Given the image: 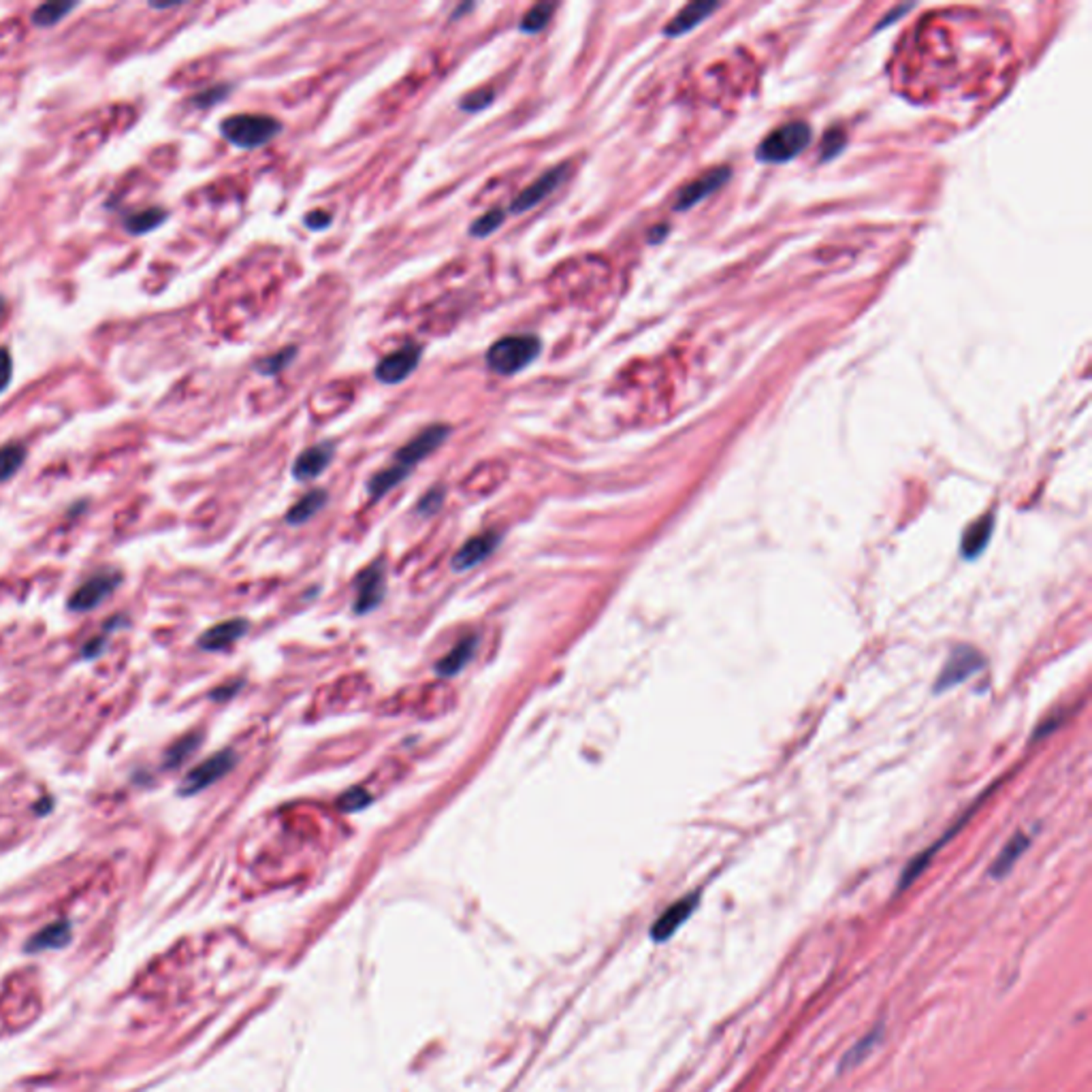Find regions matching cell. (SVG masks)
Masks as SVG:
<instances>
[{
    "instance_id": "cell-1",
    "label": "cell",
    "mask_w": 1092,
    "mask_h": 1092,
    "mask_svg": "<svg viewBox=\"0 0 1092 1092\" xmlns=\"http://www.w3.org/2000/svg\"><path fill=\"white\" fill-rule=\"evenodd\" d=\"M542 341L538 335L521 333V335H506L500 337L495 344L487 350L485 363L493 374L497 376H515L530 367L533 361L540 356Z\"/></svg>"
},
{
    "instance_id": "cell-2",
    "label": "cell",
    "mask_w": 1092,
    "mask_h": 1092,
    "mask_svg": "<svg viewBox=\"0 0 1092 1092\" xmlns=\"http://www.w3.org/2000/svg\"><path fill=\"white\" fill-rule=\"evenodd\" d=\"M282 122L271 115L235 114L220 122V133L231 145L239 150H256L280 135Z\"/></svg>"
},
{
    "instance_id": "cell-3",
    "label": "cell",
    "mask_w": 1092,
    "mask_h": 1092,
    "mask_svg": "<svg viewBox=\"0 0 1092 1092\" xmlns=\"http://www.w3.org/2000/svg\"><path fill=\"white\" fill-rule=\"evenodd\" d=\"M809 141H811V127L807 122L796 120V122L783 124L759 143L758 158L764 163H785L803 152Z\"/></svg>"
},
{
    "instance_id": "cell-4",
    "label": "cell",
    "mask_w": 1092,
    "mask_h": 1092,
    "mask_svg": "<svg viewBox=\"0 0 1092 1092\" xmlns=\"http://www.w3.org/2000/svg\"><path fill=\"white\" fill-rule=\"evenodd\" d=\"M235 762H238V756H235L231 749L214 753V756L205 759V762H201L199 766L193 768V771L186 774V779L178 789L180 796H194V794L208 789L209 785L220 781V779H223L224 774L235 766Z\"/></svg>"
},
{
    "instance_id": "cell-5",
    "label": "cell",
    "mask_w": 1092,
    "mask_h": 1092,
    "mask_svg": "<svg viewBox=\"0 0 1092 1092\" xmlns=\"http://www.w3.org/2000/svg\"><path fill=\"white\" fill-rule=\"evenodd\" d=\"M449 436H451L449 425H429L427 429H422L419 436L412 437L404 449H399L395 452L392 465H399L401 470L412 472V467H414L416 463L427 459L431 452L440 449Z\"/></svg>"
},
{
    "instance_id": "cell-6",
    "label": "cell",
    "mask_w": 1092,
    "mask_h": 1092,
    "mask_svg": "<svg viewBox=\"0 0 1092 1092\" xmlns=\"http://www.w3.org/2000/svg\"><path fill=\"white\" fill-rule=\"evenodd\" d=\"M421 356L422 346L414 344V341H407L399 350L391 352V355H386L385 359L378 361V365H376L374 370L376 380L382 382V385H399V382L407 380L414 374V370L421 363Z\"/></svg>"
},
{
    "instance_id": "cell-7",
    "label": "cell",
    "mask_w": 1092,
    "mask_h": 1092,
    "mask_svg": "<svg viewBox=\"0 0 1092 1092\" xmlns=\"http://www.w3.org/2000/svg\"><path fill=\"white\" fill-rule=\"evenodd\" d=\"M120 583H122V575H120V572H99V575L90 576L88 581L82 583V585L77 587V591L69 597V608L73 612L94 611L100 602H105L112 596Z\"/></svg>"
},
{
    "instance_id": "cell-8",
    "label": "cell",
    "mask_w": 1092,
    "mask_h": 1092,
    "mask_svg": "<svg viewBox=\"0 0 1092 1092\" xmlns=\"http://www.w3.org/2000/svg\"><path fill=\"white\" fill-rule=\"evenodd\" d=\"M566 178H568V163H561V165H557V167L548 169L545 175H540V178L536 180V182H531L530 186H527L521 194H517L515 199H512L510 208H508L506 211L508 214H523V211L533 209L536 205H540L542 201L548 199V196L555 193V190L566 182Z\"/></svg>"
},
{
    "instance_id": "cell-9",
    "label": "cell",
    "mask_w": 1092,
    "mask_h": 1092,
    "mask_svg": "<svg viewBox=\"0 0 1092 1092\" xmlns=\"http://www.w3.org/2000/svg\"><path fill=\"white\" fill-rule=\"evenodd\" d=\"M979 668H984V657H981L973 647H966V644L956 647L952 656L945 662L943 671H941L937 683H934V689H937V692H945V689L960 685L971 674L978 672Z\"/></svg>"
},
{
    "instance_id": "cell-10",
    "label": "cell",
    "mask_w": 1092,
    "mask_h": 1092,
    "mask_svg": "<svg viewBox=\"0 0 1092 1092\" xmlns=\"http://www.w3.org/2000/svg\"><path fill=\"white\" fill-rule=\"evenodd\" d=\"M698 897H700L698 892L689 894V897L678 898L677 903H672L671 907L663 911V913L656 920V924H653L651 939L657 941V943L671 939L672 934L677 933V930L681 928L689 918H692V913L698 907Z\"/></svg>"
},
{
    "instance_id": "cell-11",
    "label": "cell",
    "mask_w": 1092,
    "mask_h": 1092,
    "mask_svg": "<svg viewBox=\"0 0 1092 1092\" xmlns=\"http://www.w3.org/2000/svg\"><path fill=\"white\" fill-rule=\"evenodd\" d=\"M382 596H385V572H382L380 563H374L356 581V612L374 611L380 604Z\"/></svg>"
},
{
    "instance_id": "cell-12",
    "label": "cell",
    "mask_w": 1092,
    "mask_h": 1092,
    "mask_svg": "<svg viewBox=\"0 0 1092 1092\" xmlns=\"http://www.w3.org/2000/svg\"><path fill=\"white\" fill-rule=\"evenodd\" d=\"M335 455V446L331 442H322V444L310 446L297 457L295 465H293V476L297 480H311V478L320 476L322 472L329 467L331 459Z\"/></svg>"
},
{
    "instance_id": "cell-13",
    "label": "cell",
    "mask_w": 1092,
    "mask_h": 1092,
    "mask_svg": "<svg viewBox=\"0 0 1092 1092\" xmlns=\"http://www.w3.org/2000/svg\"><path fill=\"white\" fill-rule=\"evenodd\" d=\"M497 545H500V533L495 531L480 533V536L472 538L470 542H465V545L459 548V553H457L455 560H452V568H455L457 572L470 570V568L485 561L487 557L495 551Z\"/></svg>"
},
{
    "instance_id": "cell-14",
    "label": "cell",
    "mask_w": 1092,
    "mask_h": 1092,
    "mask_svg": "<svg viewBox=\"0 0 1092 1092\" xmlns=\"http://www.w3.org/2000/svg\"><path fill=\"white\" fill-rule=\"evenodd\" d=\"M246 632H248V623L244 619H231V621L218 623V626L201 634L199 647L205 649V651H223V649L238 642Z\"/></svg>"
},
{
    "instance_id": "cell-15",
    "label": "cell",
    "mask_w": 1092,
    "mask_h": 1092,
    "mask_svg": "<svg viewBox=\"0 0 1092 1092\" xmlns=\"http://www.w3.org/2000/svg\"><path fill=\"white\" fill-rule=\"evenodd\" d=\"M169 218V211L163 208H148V209H139L133 211V214H127L122 220L124 231L128 235H135V238H141V235H148L152 231L160 229Z\"/></svg>"
},
{
    "instance_id": "cell-16",
    "label": "cell",
    "mask_w": 1092,
    "mask_h": 1092,
    "mask_svg": "<svg viewBox=\"0 0 1092 1092\" xmlns=\"http://www.w3.org/2000/svg\"><path fill=\"white\" fill-rule=\"evenodd\" d=\"M715 9H717V4H715V3H692V4H687V7L683 9V11H678L677 18H674L672 22L668 24L666 28H663V33H666L668 37H678V34H683V33H687V30L696 28L698 24H700L702 19L707 18L708 13L715 11Z\"/></svg>"
},
{
    "instance_id": "cell-17",
    "label": "cell",
    "mask_w": 1092,
    "mask_h": 1092,
    "mask_svg": "<svg viewBox=\"0 0 1092 1092\" xmlns=\"http://www.w3.org/2000/svg\"><path fill=\"white\" fill-rule=\"evenodd\" d=\"M726 178H728V171L726 169H719V171H713V173L704 175L702 180H696V182H693V184L685 186V188H683V193L678 194V199H677V209L692 208V205L696 203V201H700L707 194H711L713 190L717 188V186L722 184Z\"/></svg>"
},
{
    "instance_id": "cell-18",
    "label": "cell",
    "mask_w": 1092,
    "mask_h": 1092,
    "mask_svg": "<svg viewBox=\"0 0 1092 1092\" xmlns=\"http://www.w3.org/2000/svg\"><path fill=\"white\" fill-rule=\"evenodd\" d=\"M476 644H478L476 636L463 638V641L457 644L452 651L446 653V656L437 662V666H436L437 674H440V677H452V674L461 672L463 668L467 666V662H470L472 656H474Z\"/></svg>"
},
{
    "instance_id": "cell-19",
    "label": "cell",
    "mask_w": 1092,
    "mask_h": 1092,
    "mask_svg": "<svg viewBox=\"0 0 1092 1092\" xmlns=\"http://www.w3.org/2000/svg\"><path fill=\"white\" fill-rule=\"evenodd\" d=\"M1026 845H1029V837H1026L1024 832L1015 834V837L1011 839L1003 849H1000V854L996 855L993 868H990V875H993L994 879L1005 877V875H1008L1009 870H1011V867H1014V864L1018 862V858H1020V855H1022V852L1026 849Z\"/></svg>"
},
{
    "instance_id": "cell-20",
    "label": "cell",
    "mask_w": 1092,
    "mask_h": 1092,
    "mask_svg": "<svg viewBox=\"0 0 1092 1092\" xmlns=\"http://www.w3.org/2000/svg\"><path fill=\"white\" fill-rule=\"evenodd\" d=\"M993 525H994L993 517H984L966 530L964 540H963V553L966 560H973V557H978L979 553L984 551L990 540V533H993Z\"/></svg>"
},
{
    "instance_id": "cell-21",
    "label": "cell",
    "mask_w": 1092,
    "mask_h": 1092,
    "mask_svg": "<svg viewBox=\"0 0 1092 1092\" xmlns=\"http://www.w3.org/2000/svg\"><path fill=\"white\" fill-rule=\"evenodd\" d=\"M77 7H79V3H60V0L43 3L41 7L34 9L33 24L39 28H52L62 22V19L67 18L69 13H73Z\"/></svg>"
},
{
    "instance_id": "cell-22",
    "label": "cell",
    "mask_w": 1092,
    "mask_h": 1092,
    "mask_svg": "<svg viewBox=\"0 0 1092 1092\" xmlns=\"http://www.w3.org/2000/svg\"><path fill=\"white\" fill-rule=\"evenodd\" d=\"M26 457V446L19 444V442H9V444L0 446V482H7L9 478L18 474Z\"/></svg>"
},
{
    "instance_id": "cell-23",
    "label": "cell",
    "mask_w": 1092,
    "mask_h": 1092,
    "mask_svg": "<svg viewBox=\"0 0 1092 1092\" xmlns=\"http://www.w3.org/2000/svg\"><path fill=\"white\" fill-rule=\"evenodd\" d=\"M555 9H557V4H553V3L533 4L530 11L523 15L521 24H518V30L525 34L542 33V30L551 24V18H553V13H555Z\"/></svg>"
},
{
    "instance_id": "cell-24",
    "label": "cell",
    "mask_w": 1092,
    "mask_h": 1092,
    "mask_svg": "<svg viewBox=\"0 0 1092 1092\" xmlns=\"http://www.w3.org/2000/svg\"><path fill=\"white\" fill-rule=\"evenodd\" d=\"M879 1039H882V1026H877V1029H873V1030H870V1033L864 1035L862 1039L855 1041L854 1048L843 1056V1065H840V1071L852 1069V1066H858L860 1063H862V1060L867 1059L870 1052L875 1050V1045L879 1044Z\"/></svg>"
},
{
    "instance_id": "cell-25",
    "label": "cell",
    "mask_w": 1092,
    "mask_h": 1092,
    "mask_svg": "<svg viewBox=\"0 0 1092 1092\" xmlns=\"http://www.w3.org/2000/svg\"><path fill=\"white\" fill-rule=\"evenodd\" d=\"M407 474H410V472L401 470L399 465H389L386 470L378 472V474L370 480V487H367V489H370V495L374 497V500L376 497L386 495V493H389L391 489H395L401 480H406Z\"/></svg>"
},
{
    "instance_id": "cell-26",
    "label": "cell",
    "mask_w": 1092,
    "mask_h": 1092,
    "mask_svg": "<svg viewBox=\"0 0 1092 1092\" xmlns=\"http://www.w3.org/2000/svg\"><path fill=\"white\" fill-rule=\"evenodd\" d=\"M325 504H326V493L320 491V489L319 491H311L305 497H301V500L297 502L293 508H290L289 517H286V518H289V523H304V521H308V518L314 517L316 512H319Z\"/></svg>"
},
{
    "instance_id": "cell-27",
    "label": "cell",
    "mask_w": 1092,
    "mask_h": 1092,
    "mask_svg": "<svg viewBox=\"0 0 1092 1092\" xmlns=\"http://www.w3.org/2000/svg\"><path fill=\"white\" fill-rule=\"evenodd\" d=\"M506 216H508V211L502 209V208L489 209V211H487V214H482L480 218H476L474 223H472L470 231H467V233H470L472 238H476V239L489 238V235L495 233L497 229H502V224H504Z\"/></svg>"
},
{
    "instance_id": "cell-28",
    "label": "cell",
    "mask_w": 1092,
    "mask_h": 1092,
    "mask_svg": "<svg viewBox=\"0 0 1092 1092\" xmlns=\"http://www.w3.org/2000/svg\"><path fill=\"white\" fill-rule=\"evenodd\" d=\"M295 356H297L295 346H286V348L278 350L275 355L265 356L260 363H256V371H259L260 376H278L280 371H284L286 367L293 363Z\"/></svg>"
},
{
    "instance_id": "cell-29",
    "label": "cell",
    "mask_w": 1092,
    "mask_h": 1092,
    "mask_svg": "<svg viewBox=\"0 0 1092 1092\" xmlns=\"http://www.w3.org/2000/svg\"><path fill=\"white\" fill-rule=\"evenodd\" d=\"M199 743H201L199 732H193V734H188V737L180 738V741L175 743L167 753H165V766L178 768L186 758L193 756V753L196 751V747H199Z\"/></svg>"
},
{
    "instance_id": "cell-30",
    "label": "cell",
    "mask_w": 1092,
    "mask_h": 1092,
    "mask_svg": "<svg viewBox=\"0 0 1092 1092\" xmlns=\"http://www.w3.org/2000/svg\"><path fill=\"white\" fill-rule=\"evenodd\" d=\"M495 94H497L495 90L487 88V85H485V88H478V90H474V92L465 94V97L459 100V109H461V112H467V114L482 112V109H487L493 103V100H495Z\"/></svg>"
},
{
    "instance_id": "cell-31",
    "label": "cell",
    "mask_w": 1092,
    "mask_h": 1092,
    "mask_svg": "<svg viewBox=\"0 0 1092 1092\" xmlns=\"http://www.w3.org/2000/svg\"><path fill=\"white\" fill-rule=\"evenodd\" d=\"M69 937V926L67 924H54L48 926L41 934H37L33 941V948H58L62 945L64 941Z\"/></svg>"
},
{
    "instance_id": "cell-32",
    "label": "cell",
    "mask_w": 1092,
    "mask_h": 1092,
    "mask_svg": "<svg viewBox=\"0 0 1092 1092\" xmlns=\"http://www.w3.org/2000/svg\"><path fill=\"white\" fill-rule=\"evenodd\" d=\"M370 803H371V796L365 792V789L352 788L346 794H341L340 800H337V807H340V811H344V813H356V811H361V809H365Z\"/></svg>"
},
{
    "instance_id": "cell-33",
    "label": "cell",
    "mask_w": 1092,
    "mask_h": 1092,
    "mask_svg": "<svg viewBox=\"0 0 1092 1092\" xmlns=\"http://www.w3.org/2000/svg\"><path fill=\"white\" fill-rule=\"evenodd\" d=\"M231 90H233V88H231V85H226V84L214 85V88H208V90H203V92L196 94V97H193V100H190V103H193L194 107H199V109L214 107V105L223 103V100L229 97Z\"/></svg>"
},
{
    "instance_id": "cell-34",
    "label": "cell",
    "mask_w": 1092,
    "mask_h": 1092,
    "mask_svg": "<svg viewBox=\"0 0 1092 1092\" xmlns=\"http://www.w3.org/2000/svg\"><path fill=\"white\" fill-rule=\"evenodd\" d=\"M13 380V356L7 346H0V395Z\"/></svg>"
},
{
    "instance_id": "cell-35",
    "label": "cell",
    "mask_w": 1092,
    "mask_h": 1092,
    "mask_svg": "<svg viewBox=\"0 0 1092 1092\" xmlns=\"http://www.w3.org/2000/svg\"><path fill=\"white\" fill-rule=\"evenodd\" d=\"M304 223L310 231H325V229H329L331 223H333V216L325 209H314V211H310V214H305Z\"/></svg>"
},
{
    "instance_id": "cell-36",
    "label": "cell",
    "mask_w": 1092,
    "mask_h": 1092,
    "mask_svg": "<svg viewBox=\"0 0 1092 1092\" xmlns=\"http://www.w3.org/2000/svg\"><path fill=\"white\" fill-rule=\"evenodd\" d=\"M442 497H444V491H442V489H431L425 497H422L419 508H421L422 512H434L436 508L440 506Z\"/></svg>"
},
{
    "instance_id": "cell-37",
    "label": "cell",
    "mask_w": 1092,
    "mask_h": 1092,
    "mask_svg": "<svg viewBox=\"0 0 1092 1092\" xmlns=\"http://www.w3.org/2000/svg\"><path fill=\"white\" fill-rule=\"evenodd\" d=\"M103 647H105V636H97V638H92V641H90V642L85 644V647L82 649V657H84V659H94V657H99V653L103 651Z\"/></svg>"
},
{
    "instance_id": "cell-38",
    "label": "cell",
    "mask_w": 1092,
    "mask_h": 1092,
    "mask_svg": "<svg viewBox=\"0 0 1092 1092\" xmlns=\"http://www.w3.org/2000/svg\"><path fill=\"white\" fill-rule=\"evenodd\" d=\"M52 807H54V800L52 798H43L41 803L34 804V811H37L39 815H45V813L52 811Z\"/></svg>"
},
{
    "instance_id": "cell-39",
    "label": "cell",
    "mask_w": 1092,
    "mask_h": 1092,
    "mask_svg": "<svg viewBox=\"0 0 1092 1092\" xmlns=\"http://www.w3.org/2000/svg\"><path fill=\"white\" fill-rule=\"evenodd\" d=\"M3 310H4V299L0 297V314H3Z\"/></svg>"
}]
</instances>
